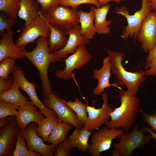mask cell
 Masks as SVG:
<instances>
[{
  "label": "cell",
  "mask_w": 156,
  "mask_h": 156,
  "mask_svg": "<svg viewBox=\"0 0 156 156\" xmlns=\"http://www.w3.org/2000/svg\"><path fill=\"white\" fill-rule=\"evenodd\" d=\"M117 96L120 100V106L110 114V119L104 124L109 129L121 128L124 131L129 130L134 124L140 110V103L136 95L123 90L118 91Z\"/></svg>",
  "instance_id": "1"
},
{
  "label": "cell",
  "mask_w": 156,
  "mask_h": 156,
  "mask_svg": "<svg viewBox=\"0 0 156 156\" xmlns=\"http://www.w3.org/2000/svg\"><path fill=\"white\" fill-rule=\"evenodd\" d=\"M36 46L30 52L24 51V54L38 70L41 80L42 90L46 98L52 92V87L48 77L50 64L60 60L49 51L47 38L40 37L36 40Z\"/></svg>",
  "instance_id": "2"
},
{
  "label": "cell",
  "mask_w": 156,
  "mask_h": 156,
  "mask_svg": "<svg viewBox=\"0 0 156 156\" xmlns=\"http://www.w3.org/2000/svg\"><path fill=\"white\" fill-rule=\"evenodd\" d=\"M107 52L110 57L112 73L118 80V85L125 86L128 91L136 95L142 84L146 80L144 71L140 70L134 72L128 71L122 64L125 55L124 53L109 49Z\"/></svg>",
  "instance_id": "3"
},
{
  "label": "cell",
  "mask_w": 156,
  "mask_h": 156,
  "mask_svg": "<svg viewBox=\"0 0 156 156\" xmlns=\"http://www.w3.org/2000/svg\"><path fill=\"white\" fill-rule=\"evenodd\" d=\"M139 127V125H136L131 131H124L119 136V142L113 144L112 156H130L135 150L141 148L153 138L151 134H145L147 132L143 127Z\"/></svg>",
  "instance_id": "4"
},
{
  "label": "cell",
  "mask_w": 156,
  "mask_h": 156,
  "mask_svg": "<svg viewBox=\"0 0 156 156\" xmlns=\"http://www.w3.org/2000/svg\"><path fill=\"white\" fill-rule=\"evenodd\" d=\"M39 14L52 25L65 31L79 23V10L77 8L62 5L51 7L43 14L40 11Z\"/></svg>",
  "instance_id": "5"
},
{
  "label": "cell",
  "mask_w": 156,
  "mask_h": 156,
  "mask_svg": "<svg viewBox=\"0 0 156 156\" xmlns=\"http://www.w3.org/2000/svg\"><path fill=\"white\" fill-rule=\"evenodd\" d=\"M152 10L151 5L147 0H142L141 9L133 15L130 14L127 8L125 6L116 8L114 12L124 16L127 22V25L123 27L121 37L124 40L129 38H133L135 42L143 21Z\"/></svg>",
  "instance_id": "6"
},
{
  "label": "cell",
  "mask_w": 156,
  "mask_h": 156,
  "mask_svg": "<svg viewBox=\"0 0 156 156\" xmlns=\"http://www.w3.org/2000/svg\"><path fill=\"white\" fill-rule=\"evenodd\" d=\"M124 131L121 128L109 129L105 126L92 134L91 143L88 151L92 156H100L101 153L109 150L113 140L118 138Z\"/></svg>",
  "instance_id": "7"
},
{
  "label": "cell",
  "mask_w": 156,
  "mask_h": 156,
  "mask_svg": "<svg viewBox=\"0 0 156 156\" xmlns=\"http://www.w3.org/2000/svg\"><path fill=\"white\" fill-rule=\"evenodd\" d=\"M37 125L35 122H31L24 129L19 128L18 132L25 138L29 151L38 152L43 156H52L58 145L45 144L38 134Z\"/></svg>",
  "instance_id": "8"
},
{
  "label": "cell",
  "mask_w": 156,
  "mask_h": 156,
  "mask_svg": "<svg viewBox=\"0 0 156 156\" xmlns=\"http://www.w3.org/2000/svg\"><path fill=\"white\" fill-rule=\"evenodd\" d=\"M50 34L49 28L45 20L40 17L28 24L24 25L15 43L20 49L25 48L29 43H34L40 37L47 38Z\"/></svg>",
  "instance_id": "9"
},
{
  "label": "cell",
  "mask_w": 156,
  "mask_h": 156,
  "mask_svg": "<svg viewBox=\"0 0 156 156\" xmlns=\"http://www.w3.org/2000/svg\"><path fill=\"white\" fill-rule=\"evenodd\" d=\"M42 102L47 107L55 112L58 122H68L78 129H81L84 126L78 119L75 112L62 101L54 92H52L47 97H43Z\"/></svg>",
  "instance_id": "10"
},
{
  "label": "cell",
  "mask_w": 156,
  "mask_h": 156,
  "mask_svg": "<svg viewBox=\"0 0 156 156\" xmlns=\"http://www.w3.org/2000/svg\"><path fill=\"white\" fill-rule=\"evenodd\" d=\"M92 58V55L88 50L86 44L79 45L75 52L65 60L66 66L64 70H58L56 71V77L65 80L72 79L73 71L81 68Z\"/></svg>",
  "instance_id": "11"
},
{
  "label": "cell",
  "mask_w": 156,
  "mask_h": 156,
  "mask_svg": "<svg viewBox=\"0 0 156 156\" xmlns=\"http://www.w3.org/2000/svg\"><path fill=\"white\" fill-rule=\"evenodd\" d=\"M13 74L15 81L18 84L20 88L27 93L33 104L38 108L45 117H57L55 112L46 106L39 99L36 90V84L34 82H30L27 80L21 67L16 66Z\"/></svg>",
  "instance_id": "12"
},
{
  "label": "cell",
  "mask_w": 156,
  "mask_h": 156,
  "mask_svg": "<svg viewBox=\"0 0 156 156\" xmlns=\"http://www.w3.org/2000/svg\"><path fill=\"white\" fill-rule=\"evenodd\" d=\"M101 94L103 104L101 108H96L94 106H87L88 118L84 126L90 131L97 130L102 125L109 121L110 114L114 110L108 104L109 92Z\"/></svg>",
  "instance_id": "13"
},
{
  "label": "cell",
  "mask_w": 156,
  "mask_h": 156,
  "mask_svg": "<svg viewBox=\"0 0 156 156\" xmlns=\"http://www.w3.org/2000/svg\"><path fill=\"white\" fill-rule=\"evenodd\" d=\"M137 40L145 53L156 45V10L150 12L143 21Z\"/></svg>",
  "instance_id": "14"
},
{
  "label": "cell",
  "mask_w": 156,
  "mask_h": 156,
  "mask_svg": "<svg viewBox=\"0 0 156 156\" xmlns=\"http://www.w3.org/2000/svg\"><path fill=\"white\" fill-rule=\"evenodd\" d=\"M19 127L16 119L0 129V156H11L16 146Z\"/></svg>",
  "instance_id": "15"
},
{
  "label": "cell",
  "mask_w": 156,
  "mask_h": 156,
  "mask_svg": "<svg viewBox=\"0 0 156 156\" xmlns=\"http://www.w3.org/2000/svg\"><path fill=\"white\" fill-rule=\"evenodd\" d=\"M80 28V25L78 24L66 31V35L69 36L66 45L63 49L53 53L60 60L65 58L68 54L74 53L79 45L90 43V40L81 34Z\"/></svg>",
  "instance_id": "16"
},
{
  "label": "cell",
  "mask_w": 156,
  "mask_h": 156,
  "mask_svg": "<svg viewBox=\"0 0 156 156\" xmlns=\"http://www.w3.org/2000/svg\"><path fill=\"white\" fill-rule=\"evenodd\" d=\"M14 33L11 29L3 32L1 35L2 38L0 41V62L7 58L15 59H24L25 50L17 47L14 42Z\"/></svg>",
  "instance_id": "17"
},
{
  "label": "cell",
  "mask_w": 156,
  "mask_h": 156,
  "mask_svg": "<svg viewBox=\"0 0 156 156\" xmlns=\"http://www.w3.org/2000/svg\"><path fill=\"white\" fill-rule=\"evenodd\" d=\"M112 73L110 57L108 55L103 59L102 67L99 70L95 69L94 71L93 77L98 81V84L93 91L94 95H100L104 92L105 88L111 86L122 90L118 85L117 82L112 84L110 83L109 79Z\"/></svg>",
  "instance_id": "18"
},
{
  "label": "cell",
  "mask_w": 156,
  "mask_h": 156,
  "mask_svg": "<svg viewBox=\"0 0 156 156\" xmlns=\"http://www.w3.org/2000/svg\"><path fill=\"white\" fill-rule=\"evenodd\" d=\"M37 108L32 104L19 107L16 118L19 129H24L33 122H35L38 125L44 118L45 116L41 112L38 111Z\"/></svg>",
  "instance_id": "19"
},
{
  "label": "cell",
  "mask_w": 156,
  "mask_h": 156,
  "mask_svg": "<svg viewBox=\"0 0 156 156\" xmlns=\"http://www.w3.org/2000/svg\"><path fill=\"white\" fill-rule=\"evenodd\" d=\"M95 13L94 25L96 33L99 34H109L110 32L109 26L112 23L111 20L107 21L106 17L111 5L109 4L99 8L92 5Z\"/></svg>",
  "instance_id": "20"
},
{
  "label": "cell",
  "mask_w": 156,
  "mask_h": 156,
  "mask_svg": "<svg viewBox=\"0 0 156 156\" xmlns=\"http://www.w3.org/2000/svg\"><path fill=\"white\" fill-rule=\"evenodd\" d=\"M36 0H21L18 16L25 21L26 25L39 18L40 8Z\"/></svg>",
  "instance_id": "21"
},
{
  "label": "cell",
  "mask_w": 156,
  "mask_h": 156,
  "mask_svg": "<svg viewBox=\"0 0 156 156\" xmlns=\"http://www.w3.org/2000/svg\"><path fill=\"white\" fill-rule=\"evenodd\" d=\"M90 11L86 12L79 10V23H80V32L87 39L93 38L96 33L94 25L95 13L92 5L90 7Z\"/></svg>",
  "instance_id": "22"
},
{
  "label": "cell",
  "mask_w": 156,
  "mask_h": 156,
  "mask_svg": "<svg viewBox=\"0 0 156 156\" xmlns=\"http://www.w3.org/2000/svg\"><path fill=\"white\" fill-rule=\"evenodd\" d=\"M41 17L45 20L50 29V34L48 41V48L50 52H54L63 49L68 39L65 34L66 31L52 25Z\"/></svg>",
  "instance_id": "23"
},
{
  "label": "cell",
  "mask_w": 156,
  "mask_h": 156,
  "mask_svg": "<svg viewBox=\"0 0 156 156\" xmlns=\"http://www.w3.org/2000/svg\"><path fill=\"white\" fill-rule=\"evenodd\" d=\"M92 133L84 126L81 129L76 128L68 138L73 148H77L85 153L89 149L90 144L88 141Z\"/></svg>",
  "instance_id": "24"
},
{
  "label": "cell",
  "mask_w": 156,
  "mask_h": 156,
  "mask_svg": "<svg viewBox=\"0 0 156 156\" xmlns=\"http://www.w3.org/2000/svg\"><path fill=\"white\" fill-rule=\"evenodd\" d=\"M19 86L15 81L9 90L0 93V101L14 104L20 106L32 104L29 99L21 92Z\"/></svg>",
  "instance_id": "25"
},
{
  "label": "cell",
  "mask_w": 156,
  "mask_h": 156,
  "mask_svg": "<svg viewBox=\"0 0 156 156\" xmlns=\"http://www.w3.org/2000/svg\"><path fill=\"white\" fill-rule=\"evenodd\" d=\"M73 126L66 122H57L49 136L47 142L51 144L58 145L67 138L68 133Z\"/></svg>",
  "instance_id": "26"
},
{
  "label": "cell",
  "mask_w": 156,
  "mask_h": 156,
  "mask_svg": "<svg viewBox=\"0 0 156 156\" xmlns=\"http://www.w3.org/2000/svg\"><path fill=\"white\" fill-rule=\"evenodd\" d=\"M60 99L72 109L75 113L79 121L84 125L88 118L87 105L83 103L77 97L75 98L74 101L70 100L67 101L61 99Z\"/></svg>",
  "instance_id": "27"
},
{
  "label": "cell",
  "mask_w": 156,
  "mask_h": 156,
  "mask_svg": "<svg viewBox=\"0 0 156 156\" xmlns=\"http://www.w3.org/2000/svg\"><path fill=\"white\" fill-rule=\"evenodd\" d=\"M57 118L56 117H45L38 125V134L42 138L44 142H47L49 136L58 122Z\"/></svg>",
  "instance_id": "28"
},
{
  "label": "cell",
  "mask_w": 156,
  "mask_h": 156,
  "mask_svg": "<svg viewBox=\"0 0 156 156\" xmlns=\"http://www.w3.org/2000/svg\"><path fill=\"white\" fill-rule=\"evenodd\" d=\"M21 0H0V10L9 17L16 19L20 8Z\"/></svg>",
  "instance_id": "29"
},
{
  "label": "cell",
  "mask_w": 156,
  "mask_h": 156,
  "mask_svg": "<svg viewBox=\"0 0 156 156\" xmlns=\"http://www.w3.org/2000/svg\"><path fill=\"white\" fill-rule=\"evenodd\" d=\"M144 67L145 76H156V45L148 52Z\"/></svg>",
  "instance_id": "30"
},
{
  "label": "cell",
  "mask_w": 156,
  "mask_h": 156,
  "mask_svg": "<svg viewBox=\"0 0 156 156\" xmlns=\"http://www.w3.org/2000/svg\"><path fill=\"white\" fill-rule=\"evenodd\" d=\"M16 60L12 58H7L0 62V79H7L10 73H14L16 67Z\"/></svg>",
  "instance_id": "31"
},
{
  "label": "cell",
  "mask_w": 156,
  "mask_h": 156,
  "mask_svg": "<svg viewBox=\"0 0 156 156\" xmlns=\"http://www.w3.org/2000/svg\"><path fill=\"white\" fill-rule=\"evenodd\" d=\"M20 107L14 104L0 101V119L10 116L17 117Z\"/></svg>",
  "instance_id": "32"
},
{
  "label": "cell",
  "mask_w": 156,
  "mask_h": 156,
  "mask_svg": "<svg viewBox=\"0 0 156 156\" xmlns=\"http://www.w3.org/2000/svg\"><path fill=\"white\" fill-rule=\"evenodd\" d=\"M25 140L18 132L15 148L11 156H29L30 152L26 146Z\"/></svg>",
  "instance_id": "33"
},
{
  "label": "cell",
  "mask_w": 156,
  "mask_h": 156,
  "mask_svg": "<svg viewBox=\"0 0 156 156\" xmlns=\"http://www.w3.org/2000/svg\"><path fill=\"white\" fill-rule=\"evenodd\" d=\"M85 3L92 4L97 8L102 6L98 0H59V4L76 8L79 5Z\"/></svg>",
  "instance_id": "34"
},
{
  "label": "cell",
  "mask_w": 156,
  "mask_h": 156,
  "mask_svg": "<svg viewBox=\"0 0 156 156\" xmlns=\"http://www.w3.org/2000/svg\"><path fill=\"white\" fill-rule=\"evenodd\" d=\"M73 147L68 138L60 143L55 151L53 155L55 156H70L71 150Z\"/></svg>",
  "instance_id": "35"
},
{
  "label": "cell",
  "mask_w": 156,
  "mask_h": 156,
  "mask_svg": "<svg viewBox=\"0 0 156 156\" xmlns=\"http://www.w3.org/2000/svg\"><path fill=\"white\" fill-rule=\"evenodd\" d=\"M17 23L16 19L10 18L6 15H0V35L5 31L11 29V28Z\"/></svg>",
  "instance_id": "36"
},
{
  "label": "cell",
  "mask_w": 156,
  "mask_h": 156,
  "mask_svg": "<svg viewBox=\"0 0 156 156\" xmlns=\"http://www.w3.org/2000/svg\"><path fill=\"white\" fill-rule=\"evenodd\" d=\"M139 113L141 115L144 121L156 132V111H154L152 115L149 114L146 112L143 108H140Z\"/></svg>",
  "instance_id": "37"
},
{
  "label": "cell",
  "mask_w": 156,
  "mask_h": 156,
  "mask_svg": "<svg viewBox=\"0 0 156 156\" xmlns=\"http://www.w3.org/2000/svg\"><path fill=\"white\" fill-rule=\"evenodd\" d=\"M41 6V13H44L50 7L59 4V0H36Z\"/></svg>",
  "instance_id": "38"
},
{
  "label": "cell",
  "mask_w": 156,
  "mask_h": 156,
  "mask_svg": "<svg viewBox=\"0 0 156 156\" xmlns=\"http://www.w3.org/2000/svg\"><path fill=\"white\" fill-rule=\"evenodd\" d=\"M15 82L13 77H9L6 79H0V93L10 90Z\"/></svg>",
  "instance_id": "39"
},
{
  "label": "cell",
  "mask_w": 156,
  "mask_h": 156,
  "mask_svg": "<svg viewBox=\"0 0 156 156\" xmlns=\"http://www.w3.org/2000/svg\"><path fill=\"white\" fill-rule=\"evenodd\" d=\"M17 117L10 116L0 120V128L9 124L16 119Z\"/></svg>",
  "instance_id": "40"
},
{
  "label": "cell",
  "mask_w": 156,
  "mask_h": 156,
  "mask_svg": "<svg viewBox=\"0 0 156 156\" xmlns=\"http://www.w3.org/2000/svg\"><path fill=\"white\" fill-rule=\"evenodd\" d=\"M102 6L106 5L108 4L109 2L114 1L117 4H118L121 2L126 1V0H98Z\"/></svg>",
  "instance_id": "41"
},
{
  "label": "cell",
  "mask_w": 156,
  "mask_h": 156,
  "mask_svg": "<svg viewBox=\"0 0 156 156\" xmlns=\"http://www.w3.org/2000/svg\"><path fill=\"white\" fill-rule=\"evenodd\" d=\"M147 132H148L152 136L153 138L156 141V133L151 128L142 125Z\"/></svg>",
  "instance_id": "42"
},
{
  "label": "cell",
  "mask_w": 156,
  "mask_h": 156,
  "mask_svg": "<svg viewBox=\"0 0 156 156\" xmlns=\"http://www.w3.org/2000/svg\"><path fill=\"white\" fill-rule=\"evenodd\" d=\"M151 5L152 10H156V0H147Z\"/></svg>",
  "instance_id": "43"
}]
</instances>
